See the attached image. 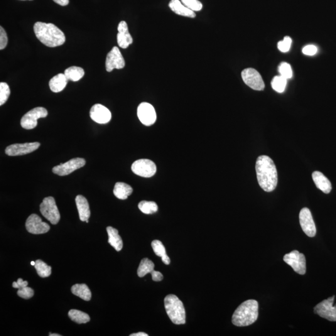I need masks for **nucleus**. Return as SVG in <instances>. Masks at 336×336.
Returning <instances> with one entry per match:
<instances>
[{"label":"nucleus","mask_w":336,"mask_h":336,"mask_svg":"<svg viewBox=\"0 0 336 336\" xmlns=\"http://www.w3.org/2000/svg\"><path fill=\"white\" fill-rule=\"evenodd\" d=\"M256 170L257 180L262 190L271 192L278 184V173L275 164L268 156H260L257 159Z\"/></svg>","instance_id":"nucleus-1"},{"label":"nucleus","mask_w":336,"mask_h":336,"mask_svg":"<svg viewBox=\"0 0 336 336\" xmlns=\"http://www.w3.org/2000/svg\"><path fill=\"white\" fill-rule=\"evenodd\" d=\"M34 31L36 38L48 47H58L65 43V34L52 23L37 22L34 25Z\"/></svg>","instance_id":"nucleus-2"},{"label":"nucleus","mask_w":336,"mask_h":336,"mask_svg":"<svg viewBox=\"0 0 336 336\" xmlns=\"http://www.w3.org/2000/svg\"><path fill=\"white\" fill-rule=\"evenodd\" d=\"M259 316V303L256 300H249L242 303L232 316V323L239 327H244L254 323Z\"/></svg>","instance_id":"nucleus-3"},{"label":"nucleus","mask_w":336,"mask_h":336,"mask_svg":"<svg viewBox=\"0 0 336 336\" xmlns=\"http://www.w3.org/2000/svg\"><path fill=\"white\" fill-rule=\"evenodd\" d=\"M164 308L171 321L175 325L186 323V311L180 299L175 295H169L164 298Z\"/></svg>","instance_id":"nucleus-4"},{"label":"nucleus","mask_w":336,"mask_h":336,"mask_svg":"<svg viewBox=\"0 0 336 336\" xmlns=\"http://www.w3.org/2000/svg\"><path fill=\"white\" fill-rule=\"evenodd\" d=\"M40 211L42 215L51 224L56 225L60 222L61 215L54 198L47 197L44 199L40 205Z\"/></svg>","instance_id":"nucleus-5"},{"label":"nucleus","mask_w":336,"mask_h":336,"mask_svg":"<svg viewBox=\"0 0 336 336\" xmlns=\"http://www.w3.org/2000/svg\"><path fill=\"white\" fill-rule=\"evenodd\" d=\"M48 110L44 107H36L27 112L21 120V125L23 129L31 130L38 125V120L48 116Z\"/></svg>","instance_id":"nucleus-6"},{"label":"nucleus","mask_w":336,"mask_h":336,"mask_svg":"<svg viewBox=\"0 0 336 336\" xmlns=\"http://www.w3.org/2000/svg\"><path fill=\"white\" fill-rule=\"evenodd\" d=\"M132 170L135 175L141 177L151 178L155 175L156 166L149 159H141L132 164Z\"/></svg>","instance_id":"nucleus-7"},{"label":"nucleus","mask_w":336,"mask_h":336,"mask_svg":"<svg viewBox=\"0 0 336 336\" xmlns=\"http://www.w3.org/2000/svg\"><path fill=\"white\" fill-rule=\"evenodd\" d=\"M335 298L333 296L318 304L314 308V312L326 320L336 321V305L333 306Z\"/></svg>","instance_id":"nucleus-8"},{"label":"nucleus","mask_w":336,"mask_h":336,"mask_svg":"<svg viewBox=\"0 0 336 336\" xmlns=\"http://www.w3.org/2000/svg\"><path fill=\"white\" fill-rule=\"evenodd\" d=\"M283 261L292 267L294 271L300 274H305L306 271V259L303 254L294 250L283 257Z\"/></svg>","instance_id":"nucleus-9"},{"label":"nucleus","mask_w":336,"mask_h":336,"mask_svg":"<svg viewBox=\"0 0 336 336\" xmlns=\"http://www.w3.org/2000/svg\"><path fill=\"white\" fill-rule=\"evenodd\" d=\"M242 78L245 84L255 90H263L265 83L258 71L252 68H245L242 72Z\"/></svg>","instance_id":"nucleus-10"},{"label":"nucleus","mask_w":336,"mask_h":336,"mask_svg":"<svg viewBox=\"0 0 336 336\" xmlns=\"http://www.w3.org/2000/svg\"><path fill=\"white\" fill-rule=\"evenodd\" d=\"M85 163L86 161L83 158H73L65 163H61L60 165L54 167L53 172L61 176H67L84 166Z\"/></svg>","instance_id":"nucleus-11"},{"label":"nucleus","mask_w":336,"mask_h":336,"mask_svg":"<svg viewBox=\"0 0 336 336\" xmlns=\"http://www.w3.org/2000/svg\"><path fill=\"white\" fill-rule=\"evenodd\" d=\"M137 115L139 120L145 126H151L156 120L155 110L149 103L143 102L139 104L137 109Z\"/></svg>","instance_id":"nucleus-12"},{"label":"nucleus","mask_w":336,"mask_h":336,"mask_svg":"<svg viewBox=\"0 0 336 336\" xmlns=\"http://www.w3.org/2000/svg\"><path fill=\"white\" fill-rule=\"evenodd\" d=\"M26 228L28 232L33 234H45L50 229L47 223L43 222L39 215L34 214H31L26 220Z\"/></svg>","instance_id":"nucleus-13"},{"label":"nucleus","mask_w":336,"mask_h":336,"mask_svg":"<svg viewBox=\"0 0 336 336\" xmlns=\"http://www.w3.org/2000/svg\"><path fill=\"white\" fill-rule=\"evenodd\" d=\"M125 62L124 57L119 48L115 47L108 54L105 62V67L107 72H112L115 68L121 69L125 67Z\"/></svg>","instance_id":"nucleus-14"},{"label":"nucleus","mask_w":336,"mask_h":336,"mask_svg":"<svg viewBox=\"0 0 336 336\" xmlns=\"http://www.w3.org/2000/svg\"><path fill=\"white\" fill-rule=\"evenodd\" d=\"M39 146H40V143L38 142L13 144L7 147L5 153L7 155L11 156H22L36 151Z\"/></svg>","instance_id":"nucleus-15"},{"label":"nucleus","mask_w":336,"mask_h":336,"mask_svg":"<svg viewBox=\"0 0 336 336\" xmlns=\"http://www.w3.org/2000/svg\"><path fill=\"white\" fill-rule=\"evenodd\" d=\"M300 222L303 232L308 237H315L316 234V228L314 222L312 214L308 208H303L300 213Z\"/></svg>","instance_id":"nucleus-16"},{"label":"nucleus","mask_w":336,"mask_h":336,"mask_svg":"<svg viewBox=\"0 0 336 336\" xmlns=\"http://www.w3.org/2000/svg\"><path fill=\"white\" fill-rule=\"evenodd\" d=\"M154 264L150 260L144 258L141 260L140 264H139L137 273L140 278L146 275L148 273H151L152 279L154 281H161L163 280V274L159 271L154 270Z\"/></svg>","instance_id":"nucleus-17"},{"label":"nucleus","mask_w":336,"mask_h":336,"mask_svg":"<svg viewBox=\"0 0 336 336\" xmlns=\"http://www.w3.org/2000/svg\"><path fill=\"white\" fill-rule=\"evenodd\" d=\"M90 116L97 124H105L111 120L112 114L110 110L104 105L95 104L90 109Z\"/></svg>","instance_id":"nucleus-18"},{"label":"nucleus","mask_w":336,"mask_h":336,"mask_svg":"<svg viewBox=\"0 0 336 336\" xmlns=\"http://www.w3.org/2000/svg\"><path fill=\"white\" fill-rule=\"evenodd\" d=\"M117 43L120 48L126 49L133 43V38L129 31L126 22L122 21L118 26Z\"/></svg>","instance_id":"nucleus-19"},{"label":"nucleus","mask_w":336,"mask_h":336,"mask_svg":"<svg viewBox=\"0 0 336 336\" xmlns=\"http://www.w3.org/2000/svg\"><path fill=\"white\" fill-rule=\"evenodd\" d=\"M75 202L81 221L85 222L89 220L90 210L89 202L86 198L82 195H78L75 198Z\"/></svg>","instance_id":"nucleus-20"},{"label":"nucleus","mask_w":336,"mask_h":336,"mask_svg":"<svg viewBox=\"0 0 336 336\" xmlns=\"http://www.w3.org/2000/svg\"><path fill=\"white\" fill-rule=\"evenodd\" d=\"M169 7H170L171 11L178 14V15L188 17V18H194L196 17L195 12L189 9L180 0H171L170 3H169Z\"/></svg>","instance_id":"nucleus-21"},{"label":"nucleus","mask_w":336,"mask_h":336,"mask_svg":"<svg viewBox=\"0 0 336 336\" xmlns=\"http://www.w3.org/2000/svg\"><path fill=\"white\" fill-rule=\"evenodd\" d=\"M312 178L316 187L323 191L324 193L329 194L332 190L330 181L320 171H315L312 174Z\"/></svg>","instance_id":"nucleus-22"},{"label":"nucleus","mask_w":336,"mask_h":336,"mask_svg":"<svg viewBox=\"0 0 336 336\" xmlns=\"http://www.w3.org/2000/svg\"><path fill=\"white\" fill-rule=\"evenodd\" d=\"M68 79L65 73H59L53 77L50 81V85L51 91L58 93L63 91L67 84Z\"/></svg>","instance_id":"nucleus-23"},{"label":"nucleus","mask_w":336,"mask_h":336,"mask_svg":"<svg viewBox=\"0 0 336 336\" xmlns=\"http://www.w3.org/2000/svg\"><path fill=\"white\" fill-rule=\"evenodd\" d=\"M107 232L109 235L108 242L117 252L120 251L123 248V241L118 230L112 227H108Z\"/></svg>","instance_id":"nucleus-24"},{"label":"nucleus","mask_w":336,"mask_h":336,"mask_svg":"<svg viewBox=\"0 0 336 336\" xmlns=\"http://www.w3.org/2000/svg\"><path fill=\"white\" fill-rule=\"evenodd\" d=\"M133 193V188L125 183L119 182L115 184L114 194L115 197L119 200H125Z\"/></svg>","instance_id":"nucleus-25"},{"label":"nucleus","mask_w":336,"mask_h":336,"mask_svg":"<svg viewBox=\"0 0 336 336\" xmlns=\"http://www.w3.org/2000/svg\"><path fill=\"white\" fill-rule=\"evenodd\" d=\"M71 291L75 296L85 301H90L92 293L89 287L85 284H75L71 288Z\"/></svg>","instance_id":"nucleus-26"},{"label":"nucleus","mask_w":336,"mask_h":336,"mask_svg":"<svg viewBox=\"0 0 336 336\" xmlns=\"http://www.w3.org/2000/svg\"><path fill=\"white\" fill-rule=\"evenodd\" d=\"M151 247L157 256L161 257L162 261L166 265L170 264V259L167 256L165 247L163 243L159 240H153L151 243Z\"/></svg>","instance_id":"nucleus-27"},{"label":"nucleus","mask_w":336,"mask_h":336,"mask_svg":"<svg viewBox=\"0 0 336 336\" xmlns=\"http://www.w3.org/2000/svg\"><path fill=\"white\" fill-rule=\"evenodd\" d=\"M84 73L83 68L77 67V66L68 67L65 72V74L67 79L73 81V82H77L80 80L84 75Z\"/></svg>","instance_id":"nucleus-28"},{"label":"nucleus","mask_w":336,"mask_h":336,"mask_svg":"<svg viewBox=\"0 0 336 336\" xmlns=\"http://www.w3.org/2000/svg\"><path fill=\"white\" fill-rule=\"evenodd\" d=\"M70 320L78 324H84L89 322L90 316L82 311L77 310H71L68 313Z\"/></svg>","instance_id":"nucleus-29"},{"label":"nucleus","mask_w":336,"mask_h":336,"mask_svg":"<svg viewBox=\"0 0 336 336\" xmlns=\"http://www.w3.org/2000/svg\"><path fill=\"white\" fill-rule=\"evenodd\" d=\"M139 209L144 214H152L158 211V206L153 201H143L139 203Z\"/></svg>","instance_id":"nucleus-30"},{"label":"nucleus","mask_w":336,"mask_h":336,"mask_svg":"<svg viewBox=\"0 0 336 336\" xmlns=\"http://www.w3.org/2000/svg\"><path fill=\"white\" fill-rule=\"evenodd\" d=\"M34 267H35L38 275L41 276V278H46V277L51 275V270H52L51 267L48 266L47 264L43 261H41V260H38V261H36Z\"/></svg>","instance_id":"nucleus-31"},{"label":"nucleus","mask_w":336,"mask_h":336,"mask_svg":"<svg viewBox=\"0 0 336 336\" xmlns=\"http://www.w3.org/2000/svg\"><path fill=\"white\" fill-rule=\"evenodd\" d=\"M287 80L288 79L283 77V76H275L271 81V87L277 92H283L286 86Z\"/></svg>","instance_id":"nucleus-32"},{"label":"nucleus","mask_w":336,"mask_h":336,"mask_svg":"<svg viewBox=\"0 0 336 336\" xmlns=\"http://www.w3.org/2000/svg\"><path fill=\"white\" fill-rule=\"evenodd\" d=\"M10 95V89L5 82L0 83V105L5 104Z\"/></svg>","instance_id":"nucleus-33"},{"label":"nucleus","mask_w":336,"mask_h":336,"mask_svg":"<svg viewBox=\"0 0 336 336\" xmlns=\"http://www.w3.org/2000/svg\"><path fill=\"white\" fill-rule=\"evenodd\" d=\"M278 70L280 75L283 76L286 79H289L293 77V70H292L291 66L288 63H282L279 66Z\"/></svg>","instance_id":"nucleus-34"},{"label":"nucleus","mask_w":336,"mask_h":336,"mask_svg":"<svg viewBox=\"0 0 336 336\" xmlns=\"http://www.w3.org/2000/svg\"><path fill=\"white\" fill-rule=\"evenodd\" d=\"M186 7L193 11H200L202 9V4L199 0H181Z\"/></svg>","instance_id":"nucleus-35"},{"label":"nucleus","mask_w":336,"mask_h":336,"mask_svg":"<svg viewBox=\"0 0 336 336\" xmlns=\"http://www.w3.org/2000/svg\"><path fill=\"white\" fill-rule=\"evenodd\" d=\"M292 40L288 36H286L283 40L279 41L278 43V48L282 53L288 52L290 50Z\"/></svg>","instance_id":"nucleus-36"},{"label":"nucleus","mask_w":336,"mask_h":336,"mask_svg":"<svg viewBox=\"0 0 336 336\" xmlns=\"http://www.w3.org/2000/svg\"><path fill=\"white\" fill-rule=\"evenodd\" d=\"M34 293V292L33 289L28 286L18 289V291L17 292V294H18L19 297L26 299V300H28V299H30L33 297Z\"/></svg>","instance_id":"nucleus-37"},{"label":"nucleus","mask_w":336,"mask_h":336,"mask_svg":"<svg viewBox=\"0 0 336 336\" xmlns=\"http://www.w3.org/2000/svg\"><path fill=\"white\" fill-rule=\"evenodd\" d=\"M8 45V36L3 27H0V50H4Z\"/></svg>","instance_id":"nucleus-38"},{"label":"nucleus","mask_w":336,"mask_h":336,"mask_svg":"<svg viewBox=\"0 0 336 336\" xmlns=\"http://www.w3.org/2000/svg\"><path fill=\"white\" fill-rule=\"evenodd\" d=\"M303 53L307 56L315 55L318 52V48L314 45H308L303 49Z\"/></svg>","instance_id":"nucleus-39"},{"label":"nucleus","mask_w":336,"mask_h":336,"mask_svg":"<svg viewBox=\"0 0 336 336\" xmlns=\"http://www.w3.org/2000/svg\"><path fill=\"white\" fill-rule=\"evenodd\" d=\"M28 281H24L23 279L19 278L17 282H13L12 286H13L14 288L21 289L24 288V287L28 286Z\"/></svg>","instance_id":"nucleus-40"},{"label":"nucleus","mask_w":336,"mask_h":336,"mask_svg":"<svg viewBox=\"0 0 336 336\" xmlns=\"http://www.w3.org/2000/svg\"><path fill=\"white\" fill-rule=\"evenodd\" d=\"M55 3L60 4L61 6H66L67 5L68 3H69V0H53Z\"/></svg>","instance_id":"nucleus-41"},{"label":"nucleus","mask_w":336,"mask_h":336,"mask_svg":"<svg viewBox=\"0 0 336 336\" xmlns=\"http://www.w3.org/2000/svg\"><path fill=\"white\" fill-rule=\"evenodd\" d=\"M131 336H148V334H146L144 333H134V334H132V335H130Z\"/></svg>","instance_id":"nucleus-42"},{"label":"nucleus","mask_w":336,"mask_h":336,"mask_svg":"<svg viewBox=\"0 0 336 336\" xmlns=\"http://www.w3.org/2000/svg\"><path fill=\"white\" fill-rule=\"evenodd\" d=\"M61 335H58V334H50V336H61Z\"/></svg>","instance_id":"nucleus-43"},{"label":"nucleus","mask_w":336,"mask_h":336,"mask_svg":"<svg viewBox=\"0 0 336 336\" xmlns=\"http://www.w3.org/2000/svg\"><path fill=\"white\" fill-rule=\"evenodd\" d=\"M31 266H35L36 262H31Z\"/></svg>","instance_id":"nucleus-44"},{"label":"nucleus","mask_w":336,"mask_h":336,"mask_svg":"<svg viewBox=\"0 0 336 336\" xmlns=\"http://www.w3.org/2000/svg\"><path fill=\"white\" fill-rule=\"evenodd\" d=\"M85 222H86L87 223H89V220H86V221Z\"/></svg>","instance_id":"nucleus-45"}]
</instances>
